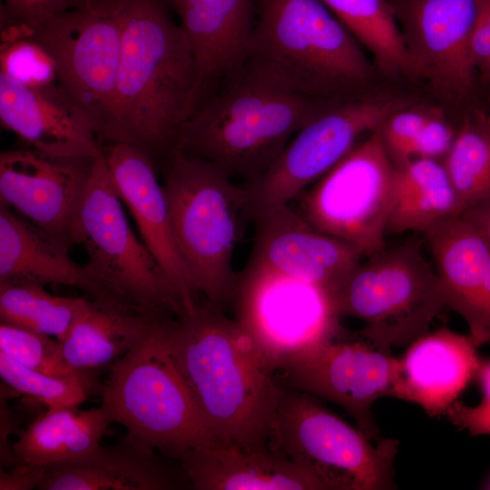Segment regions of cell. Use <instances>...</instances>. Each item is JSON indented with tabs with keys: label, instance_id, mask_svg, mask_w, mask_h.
Returning a JSON list of instances; mask_svg holds the SVG:
<instances>
[{
	"label": "cell",
	"instance_id": "6da1fadb",
	"mask_svg": "<svg viewBox=\"0 0 490 490\" xmlns=\"http://www.w3.org/2000/svg\"><path fill=\"white\" fill-rule=\"evenodd\" d=\"M169 353L219 444L268 447L283 387L276 368L236 319L208 303L165 319Z\"/></svg>",
	"mask_w": 490,
	"mask_h": 490
},
{
	"label": "cell",
	"instance_id": "7a4b0ae2",
	"mask_svg": "<svg viewBox=\"0 0 490 490\" xmlns=\"http://www.w3.org/2000/svg\"><path fill=\"white\" fill-rule=\"evenodd\" d=\"M168 0H132L119 14L122 49L113 120L103 142L166 158L201 95L196 61Z\"/></svg>",
	"mask_w": 490,
	"mask_h": 490
},
{
	"label": "cell",
	"instance_id": "3957f363",
	"mask_svg": "<svg viewBox=\"0 0 490 490\" xmlns=\"http://www.w3.org/2000/svg\"><path fill=\"white\" fill-rule=\"evenodd\" d=\"M333 102L289 91L243 63L204 92L172 151L210 162L249 184Z\"/></svg>",
	"mask_w": 490,
	"mask_h": 490
},
{
	"label": "cell",
	"instance_id": "277c9868",
	"mask_svg": "<svg viewBox=\"0 0 490 490\" xmlns=\"http://www.w3.org/2000/svg\"><path fill=\"white\" fill-rule=\"evenodd\" d=\"M361 44L320 0H258L243 63L305 97L360 95L373 75Z\"/></svg>",
	"mask_w": 490,
	"mask_h": 490
},
{
	"label": "cell",
	"instance_id": "5b68a950",
	"mask_svg": "<svg viewBox=\"0 0 490 490\" xmlns=\"http://www.w3.org/2000/svg\"><path fill=\"white\" fill-rule=\"evenodd\" d=\"M162 184L175 241L189 276L206 303L221 310L239 280L233 253L247 214L244 185L215 164L172 151Z\"/></svg>",
	"mask_w": 490,
	"mask_h": 490
},
{
	"label": "cell",
	"instance_id": "8992f818",
	"mask_svg": "<svg viewBox=\"0 0 490 490\" xmlns=\"http://www.w3.org/2000/svg\"><path fill=\"white\" fill-rule=\"evenodd\" d=\"M165 320V319H164ZM109 367L101 387L111 423L162 456L180 460L186 453L219 444L204 422L166 346L162 324Z\"/></svg>",
	"mask_w": 490,
	"mask_h": 490
},
{
	"label": "cell",
	"instance_id": "52a82bcc",
	"mask_svg": "<svg viewBox=\"0 0 490 490\" xmlns=\"http://www.w3.org/2000/svg\"><path fill=\"white\" fill-rule=\"evenodd\" d=\"M333 299L340 317L365 323L359 336L387 350L407 347L429 331L446 308L433 263L413 240L365 256Z\"/></svg>",
	"mask_w": 490,
	"mask_h": 490
},
{
	"label": "cell",
	"instance_id": "ba28073f",
	"mask_svg": "<svg viewBox=\"0 0 490 490\" xmlns=\"http://www.w3.org/2000/svg\"><path fill=\"white\" fill-rule=\"evenodd\" d=\"M103 152L95 160L75 232L107 299L159 322L182 312L162 269L133 233Z\"/></svg>",
	"mask_w": 490,
	"mask_h": 490
},
{
	"label": "cell",
	"instance_id": "9c48e42d",
	"mask_svg": "<svg viewBox=\"0 0 490 490\" xmlns=\"http://www.w3.org/2000/svg\"><path fill=\"white\" fill-rule=\"evenodd\" d=\"M370 441L313 396L283 387L268 447L307 469L326 490L396 489L399 442Z\"/></svg>",
	"mask_w": 490,
	"mask_h": 490
},
{
	"label": "cell",
	"instance_id": "30bf717a",
	"mask_svg": "<svg viewBox=\"0 0 490 490\" xmlns=\"http://www.w3.org/2000/svg\"><path fill=\"white\" fill-rule=\"evenodd\" d=\"M395 171L377 129L298 196L297 211L316 230L370 255L387 245Z\"/></svg>",
	"mask_w": 490,
	"mask_h": 490
},
{
	"label": "cell",
	"instance_id": "8fae6325",
	"mask_svg": "<svg viewBox=\"0 0 490 490\" xmlns=\"http://www.w3.org/2000/svg\"><path fill=\"white\" fill-rule=\"evenodd\" d=\"M236 320L277 370L340 335L333 296L323 288L274 270L245 267L239 274Z\"/></svg>",
	"mask_w": 490,
	"mask_h": 490
},
{
	"label": "cell",
	"instance_id": "7c38bea8",
	"mask_svg": "<svg viewBox=\"0 0 490 490\" xmlns=\"http://www.w3.org/2000/svg\"><path fill=\"white\" fill-rule=\"evenodd\" d=\"M401 107L397 101L361 95L331 103L297 132L261 176L243 184L249 219L289 204Z\"/></svg>",
	"mask_w": 490,
	"mask_h": 490
},
{
	"label": "cell",
	"instance_id": "4fadbf2b",
	"mask_svg": "<svg viewBox=\"0 0 490 490\" xmlns=\"http://www.w3.org/2000/svg\"><path fill=\"white\" fill-rule=\"evenodd\" d=\"M122 35L120 14L103 16L81 7L48 20L30 36L50 56L59 87L102 142L113 120Z\"/></svg>",
	"mask_w": 490,
	"mask_h": 490
},
{
	"label": "cell",
	"instance_id": "5bb4252c",
	"mask_svg": "<svg viewBox=\"0 0 490 490\" xmlns=\"http://www.w3.org/2000/svg\"><path fill=\"white\" fill-rule=\"evenodd\" d=\"M340 335L306 351L279 369L289 388L335 403L344 408L371 441L382 440L373 404L389 397L397 359L359 336Z\"/></svg>",
	"mask_w": 490,
	"mask_h": 490
},
{
	"label": "cell",
	"instance_id": "9a60e30c",
	"mask_svg": "<svg viewBox=\"0 0 490 490\" xmlns=\"http://www.w3.org/2000/svg\"><path fill=\"white\" fill-rule=\"evenodd\" d=\"M96 158L53 155L30 147L3 151L0 204L72 248Z\"/></svg>",
	"mask_w": 490,
	"mask_h": 490
},
{
	"label": "cell",
	"instance_id": "2e32d148",
	"mask_svg": "<svg viewBox=\"0 0 490 490\" xmlns=\"http://www.w3.org/2000/svg\"><path fill=\"white\" fill-rule=\"evenodd\" d=\"M417 75L442 94L460 96L476 70L471 37L481 0H390Z\"/></svg>",
	"mask_w": 490,
	"mask_h": 490
},
{
	"label": "cell",
	"instance_id": "e0dca14e",
	"mask_svg": "<svg viewBox=\"0 0 490 490\" xmlns=\"http://www.w3.org/2000/svg\"><path fill=\"white\" fill-rule=\"evenodd\" d=\"M251 220L255 231L247 267L298 278L332 296L365 257L352 244L313 228L289 204L265 210Z\"/></svg>",
	"mask_w": 490,
	"mask_h": 490
},
{
	"label": "cell",
	"instance_id": "ac0fdd59",
	"mask_svg": "<svg viewBox=\"0 0 490 490\" xmlns=\"http://www.w3.org/2000/svg\"><path fill=\"white\" fill-rule=\"evenodd\" d=\"M103 155L122 201L132 213L142 242L166 275L182 312L193 311L200 305V295L181 258L153 160L126 143L106 144Z\"/></svg>",
	"mask_w": 490,
	"mask_h": 490
},
{
	"label": "cell",
	"instance_id": "d6986e66",
	"mask_svg": "<svg viewBox=\"0 0 490 490\" xmlns=\"http://www.w3.org/2000/svg\"><path fill=\"white\" fill-rule=\"evenodd\" d=\"M446 307L466 323L478 348L490 344V240L462 214L423 234Z\"/></svg>",
	"mask_w": 490,
	"mask_h": 490
},
{
	"label": "cell",
	"instance_id": "ffe728a7",
	"mask_svg": "<svg viewBox=\"0 0 490 490\" xmlns=\"http://www.w3.org/2000/svg\"><path fill=\"white\" fill-rule=\"evenodd\" d=\"M0 122L27 147L59 156L98 157L103 145L57 83L28 85L0 72Z\"/></svg>",
	"mask_w": 490,
	"mask_h": 490
},
{
	"label": "cell",
	"instance_id": "44dd1931",
	"mask_svg": "<svg viewBox=\"0 0 490 490\" xmlns=\"http://www.w3.org/2000/svg\"><path fill=\"white\" fill-rule=\"evenodd\" d=\"M478 348L469 334L446 327L427 331L397 358L389 397L416 404L433 417L446 415L475 377Z\"/></svg>",
	"mask_w": 490,
	"mask_h": 490
},
{
	"label": "cell",
	"instance_id": "7402d4cb",
	"mask_svg": "<svg viewBox=\"0 0 490 490\" xmlns=\"http://www.w3.org/2000/svg\"><path fill=\"white\" fill-rule=\"evenodd\" d=\"M153 448L128 436L100 445L77 459L44 467L39 490H171L185 474L171 468ZM190 483V482H189Z\"/></svg>",
	"mask_w": 490,
	"mask_h": 490
},
{
	"label": "cell",
	"instance_id": "603a6c76",
	"mask_svg": "<svg viewBox=\"0 0 490 490\" xmlns=\"http://www.w3.org/2000/svg\"><path fill=\"white\" fill-rule=\"evenodd\" d=\"M168 2L192 50L202 95L245 61L255 27L258 0Z\"/></svg>",
	"mask_w": 490,
	"mask_h": 490
},
{
	"label": "cell",
	"instance_id": "cb8c5ba5",
	"mask_svg": "<svg viewBox=\"0 0 490 490\" xmlns=\"http://www.w3.org/2000/svg\"><path fill=\"white\" fill-rule=\"evenodd\" d=\"M71 248L39 226L0 204V283L64 285L91 299H107L85 266L69 254Z\"/></svg>",
	"mask_w": 490,
	"mask_h": 490
},
{
	"label": "cell",
	"instance_id": "d4e9b609",
	"mask_svg": "<svg viewBox=\"0 0 490 490\" xmlns=\"http://www.w3.org/2000/svg\"><path fill=\"white\" fill-rule=\"evenodd\" d=\"M179 462L198 490H326L307 469L269 447L215 444L189 451Z\"/></svg>",
	"mask_w": 490,
	"mask_h": 490
},
{
	"label": "cell",
	"instance_id": "484cf974",
	"mask_svg": "<svg viewBox=\"0 0 490 490\" xmlns=\"http://www.w3.org/2000/svg\"><path fill=\"white\" fill-rule=\"evenodd\" d=\"M153 323L113 300L89 299L59 341L61 350L76 369L93 371L110 367L126 355Z\"/></svg>",
	"mask_w": 490,
	"mask_h": 490
},
{
	"label": "cell",
	"instance_id": "4316f807",
	"mask_svg": "<svg viewBox=\"0 0 490 490\" xmlns=\"http://www.w3.org/2000/svg\"><path fill=\"white\" fill-rule=\"evenodd\" d=\"M463 208L442 161L416 158L396 166L387 236L424 234Z\"/></svg>",
	"mask_w": 490,
	"mask_h": 490
},
{
	"label": "cell",
	"instance_id": "83f0119b",
	"mask_svg": "<svg viewBox=\"0 0 490 490\" xmlns=\"http://www.w3.org/2000/svg\"><path fill=\"white\" fill-rule=\"evenodd\" d=\"M110 424L101 406L48 408L12 446L15 464L44 467L77 459L101 445Z\"/></svg>",
	"mask_w": 490,
	"mask_h": 490
},
{
	"label": "cell",
	"instance_id": "f1b7e54d",
	"mask_svg": "<svg viewBox=\"0 0 490 490\" xmlns=\"http://www.w3.org/2000/svg\"><path fill=\"white\" fill-rule=\"evenodd\" d=\"M389 74L417 75L388 0H320Z\"/></svg>",
	"mask_w": 490,
	"mask_h": 490
},
{
	"label": "cell",
	"instance_id": "f546056e",
	"mask_svg": "<svg viewBox=\"0 0 490 490\" xmlns=\"http://www.w3.org/2000/svg\"><path fill=\"white\" fill-rule=\"evenodd\" d=\"M88 300L52 295L35 284L0 283V320L61 341Z\"/></svg>",
	"mask_w": 490,
	"mask_h": 490
},
{
	"label": "cell",
	"instance_id": "4dcf8cb0",
	"mask_svg": "<svg viewBox=\"0 0 490 490\" xmlns=\"http://www.w3.org/2000/svg\"><path fill=\"white\" fill-rule=\"evenodd\" d=\"M442 162L463 212L490 200V125L485 117L466 122L456 131Z\"/></svg>",
	"mask_w": 490,
	"mask_h": 490
},
{
	"label": "cell",
	"instance_id": "1f68e13d",
	"mask_svg": "<svg viewBox=\"0 0 490 490\" xmlns=\"http://www.w3.org/2000/svg\"><path fill=\"white\" fill-rule=\"evenodd\" d=\"M0 351L33 370L82 381L94 389L92 371L72 367L64 358L60 343L52 337L0 323Z\"/></svg>",
	"mask_w": 490,
	"mask_h": 490
},
{
	"label": "cell",
	"instance_id": "d6a6232c",
	"mask_svg": "<svg viewBox=\"0 0 490 490\" xmlns=\"http://www.w3.org/2000/svg\"><path fill=\"white\" fill-rule=\"evenodd\" d=\"M0 376L15 391L44 404L48 408L78 407L90 392L87 384L46 375L15 361L0 351Z\"/></svg>",
	"mask_w": 490,
	"mask_h": 490
},
{
	"label": "cell",
	"instance_id": "836d02e7",
	"mask_svg": "<svg viewBox=\"0 0 490 490\" xmlns=\"http://www.w3.org/2000/svg\"><path fill=\"white\" fill-rule=\"evenodd\" d=\"M81 7H84V0H4L1 42L28 38L48 20Z\"/></svg>",
	"mask_w": 490,
	"mask_h": 490
},
{
	"label": "cell",
	"instance_id": "e575fe53",
	"mask_svg": "<svg viewBox=\"0 0 490 490\" xmlns=\"http://www.w3.org/2000/svg\"><path fill=\"white\" fill-rule=\"evenodd\" d=\"M1 71L28 85L57 83L54 63L47 53L32 38L1 43Z\"/></svg>",
	"mask_w": 490,
	"mask_h": 490
},
{
	"label": "cell",
	"instance_id": "d590c367",
	"mask_svg": "<svg viewBox=\"0 0 490 490\" xmlns=\"http://www.w3.org/2000/svg\"><path fill=\"white\" fill-rule=\"evenodd\" d=\"M432 113L401 107L378 128L384 147L395 166L411 160L415 139Z\"/></svg>",
	"mask_w": 490,
	"mask_h": 490
},
{
	"label": "cell",
	"instance_id": "8d00e7d4",
	"mask_svg": "<svg viewBox=\"0 0 490 490\" xmlns=\"http://www.w3.org/2000/svg\"><path fill=\"white\" fill-rule=\"evenodd\" d=\"M456 131L440 115L432 113L415 139L411 160L425 158L443 161L453 145Z\"/></svg>",
	"mask_w": 490,
	"mask_h": 490
},
{
	"label": "cell",
	"instance_id": "74e56055",
	"mask_svg": "<svg viewBox=\"0 0 490 490\" xmlns=\"http://www.w3.org/2000/svg\"><path fill=\"white\" fill-rule=\"evenodd\" d=\"M446 416L453 425L471 436L490 435V404L481 402L470 407L456 400L448 407Z\"/></svg>",
	"mask_w": 490,
	"mask_h": 490
},
{
	"label": "cell",
	"instance_id": "f35d334b",
	"mask_svg": "<svg viewBox=\"0 0 490 490\" xmlns=\"http://www.w3.org/2000/svg\"><path fill=\"white\" fill-rule=\"evenodd\" d=\"M44 467L15 464L0 473V490H29L37 488Z\"/></svg>",
	"mask_w": 490,
	"mask_h": 490
},
{
	"label": "cell",
	"instance_id": "ab89813d",
	"mask_svg": "<svg viewBox=\"0 0 490 490\" xmlns=\"http://www.w3.org/2000/svg\"><path fill=\"white\" fill-rule=\"evenodd\" d=\"M132 0H84V7L93 14L103 16L118 15Z\"/></svg>",
	"mask_w": 490,
	"mask_h": 490
},
{
	"label": "cell",
	"instance_id": "60d3db41",
	"mask_svg": "<svg viewBox=\"0 0 490 490\" xmlns=\"http://www.w3.org/2000/svg\"><path fill=\"white\" fill-rule=\"evenodd\" d=\"M462 215L476 224L490 240V200L466 210Z\"/></svg>",
	"mask_w": 490,
	"mask_h": 490
},
{
	"label": "cell",
	"instance_id": "b9f144b4",
	"mask_svg": "<svg viewBox=\"0 0 490 490\" xmlns=\"http://www.w3.org/2000/svg\"><path fill=\"white\" fill-rule=\"evenodd\" d=\"M475 378L482 390V402L490 404V358L480 357Z\"/></svg>",
	"mask_w": 490,
	"mask_h": 490
},
{
	"label": "cell",
	"instance_id": "7bdbcfd3",
	"mask_svg": "<svg viewBox=\"0 0 490 490\" xmlns=\"http://www.w3.org/2000/svg\"><path fill=\"white\" fill-rule=\"evenodd\" d=\"M483 5L490 15V0H482Z\"/></svg>",
	"mask_w": 490,
	"mask_h": 490
},
{
	"label": "cell",
	"instance_id": "ee69618b",
	"mask_svg": "<svg viewBox=\"0 0 490 490\" xmlns=\"http://www.w3.org/2000/svg\"><path fill=\"white\" fill-rule=\"evenodd\" d=\"M484 488L490 489V477L486 480L485 484L484 485Z\"/></svg>",
	"mask_w": 490,
	"mask_h": 490
},
{
	"label": "cell",
	"instance_id": "f6af8a7d",
	"mask_svg": "<svg viewBox=\"0 0 490 490\" xmlns=\"http://www.w3.org/2000/svg\"><path fill=\"white\" fill-rule=\"evenodd\" d=\"M485 119H486V122H488V124L490 125V114L488 116H486Z\"/></svg>",
	"mask_w": 490,
	"mask_h": 490
},
{
	"label": "cell",
	"instance_id": "bcb514c9",
	"mask_svg": "<svg viewBox=\"0 0 490 490\" xmlns=\"http://www.w3.org/2000/svg\"><path fill=\"white\" fill-rule=\"evenodd\" d=\"M388 1H390V0H388Z\"/></svg>",
	"mask_w": 490,
	"mask_h": 490
}]
</instances>
